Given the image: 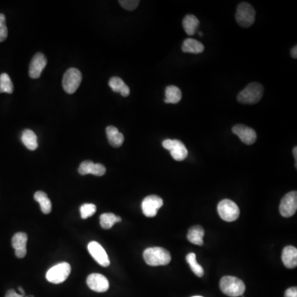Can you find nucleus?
Here are the masks:
<instances>
[{
    "label": "nucleus",
    "mask_w": 297,
    "mask_h": 297,
    "mask_svg": "<svg viewBox=\"0 0 297 297\" xmlns=\"http://www.w3.org/2000/svg\"><path fill=\"white\" fill-rule=\"evenodd\" d=\"M143 257L145 263L150 266L167 265L171 261V255L164 248H148L144 251Z\"/></svg>",
    "instance_id": "f257e3e1"
},
{
    "label": "nucleus",
    "mask_w": 297,
    "mask_h": 297,
    "mask_svg": "<svg viewBox=\"0 0 297 297\" xmlns=\"http://www.w3.org/2000/svg\"><path fill=\"white\" fill-rule=\"evenodd\" d=\"M264 87L257 82L248 84L237 96L238 102L242 104H256L261 100Z\"/></svg>",
    "instance_id": "f03ea898"
},
{
    "label": "nucleus",
    "mask_w": 297,
    "mask_h": 297,
    "mask_svg": "<svg viewBox=\"0 0 297 297\" xmlns=\"http://www.w3.org/2000/svg\"><path fill=\"white\" fill-rule=\"evenodd\" d=\"M221 292L231 297L242 296L245 293V285L240 278L233 276H225L220 281Z\"/></svg>",
    "instance_id": "7ed1b4c3"
},
{
    "label": "nucleus",
    "mask_w": 297,
    "mask_h": 297,
    "mask_svg": "<svg viewBox=\"0 0 297 297\" xmlns=\"http://www.w3.org/2000/svg\"><path fill=\"white\" fill-rule=\"evenodd\" d=\"M236 20L238 25L248 28L255 23V11L254 7L247 2H241L237 7L236 13Z\"/></svg>",
    "instance_id": "20e7f679"
},
{
    "label": "nucleus",
    "mask_w": 297,
    "mask_h": 297,
    "mask_svg": "<svg viewBox=\"0 0 297 297\" xmlns=\"http://www.w3.org/2000/svg\"><path fill=\"white\" fill-rule=\"evenodd\" d=\"M70 272H71L70 264L66 262L60 263L48 270L46 273V279L50 283H55V284L64 283L69 276Z\"/></svg>",
    "instance_id": "39448f33"
},
{
    "label": "nucleus",
    "mask_w": 297,
    "mask_h": 297,
    "mask_svg": "<svg viewBox=\"0 0 297 297\" xmlns=\"http://www.w3.org/2000/svg\"><path fill=\"white\" fill-rule=\"evenodd\" d=\"M217 212L220 217L227 222L236 221L240 217V209L231 200L224 199L219 202Z\"/></svg>",
    "instance_id": "423d86ee"
},
{
    "label": "nucleus",
    "mask_w": 297,
    "mask_h": 297,
    "mask_svg": "<svg viewBox=\"0 0 297 297\" xmlns=\"http://www.w3.org/2000/svg\"><path fill=\"white\" fill-rule=\"evenodd\" d=\"M82 82V74L79 69L70 68L68 69L63 78V88L69 94H73L76 92Z\"/></svg>",
    "instance_id": "0eeeda50"
},
{
    "label": "nucleus",
    "mask_w": 297,
    "mask_h": 297,
    "mask_svg": "<svg viewBox=\"0 0 297 297\" xmlns=\"http://www.w3.org/2000/svg\"><path fill=\"white\" fill-rule=\"evenodd\" d=\"M162 145L165 150L170 151L172 157L176 161H183L188 156V150L180 140L168 139L164 140Z\"/></svg>",
    "instance_id": "6e6552de"
},
{
    "label": "nucleus",
    "mask_w": 297,
    "mask_h": 297,
    "mask_svg": "<svg viewBox=\"0 0 297 297\" xmlns=\"http://www.w3.org/2000/svg\"><path fill=\"white\" fill-rule=\"evenodd\" d=\"M297 209V193L293 191L287 193L281 201L279 212L283 217H293Z\"/></svg>",
    "instance_id": "1a4fd4ad"
},
{
    "label": "nucleus",
    "mask_w": 297,
    "mask_h": 297,
    "mask_svg": "<svg viewBox=\"0 0 297 297\" xmlns=\"http://www.w3.org/2000/svg\"><path fill=\"white\" fill-rule=\"evenodd\" d=\"M164 205V202L160 197L157 195L148 196L143 200L141 208L145 217H154L157 215L158 211Z\"/></svg>",
    "instance_id": "9d476101"
},
{
    "label": "nucleus",
    "mask_w": 297,
    "mask_h": 297,
    "mask_svg": "<svg viewBox=\"0 0 297 297\" xmlns=\"http://www.w3.org/2000/svg\"><path fill=\"white\" fill-rule=\"evenodd\" d=\"M232 132L237 136L245 145H250L255 144L257 139V135L255 130L249 126L238 124L232 127Z\"/></svg>",
    "instance_id": "9b49d317"
},
{
    "label": "nucleus",
    "mask_w": 297,
    "mask_h": 297,
    "mask_svg": "<svg viewBox=\"0 0 297 297\" xmlns=\"http://www.w3.org/2000/svg\"><path fill=\"white\" fill-rule=\"evenodd\" d=\"M88 250L92 257L98 262L102 267H108L110 265V259L107 252L99 243L97 241H91L88 245Z\"/></svg>",
    "instance_id": "f8f14e48"
},
{
    "label": "nucleus",
    "mask_w": 297,
    "mask_h": 297,
    "mask_svg": "<svg viewBox=\"0 0 297 297\" xmlns=\"http://www.w3.org/2000/svg\"><path fill=\"white\" fill-rule=\"evenodd\" d=\"M87 284L91 290L97 293H105L109 288V282L102 274H92L87 278Z\"/></svg>",
    "instance_id": "ddd939ff"
},
{
    "label": "nucleus",
    "mask_w": 297,
    "mask_h": 297,
    "mask_svg": "<svg viewBox=\"0 0 297 297\" xmlns=\"http://www.w3.org/2000/svg\"><path fill=\"white\" fill-rule=\"evenodd\" d=\"M47 64V59L42 53H37L31 59L29 67V75L31 79H38L41 75L43 69Z\"/></svg>",
    "instance_id": "4468645a"
},
{
    "label": "nucleus",
    "mask_w": 297,
    "mask_h": 297,
    "mask_svg": "<svg viewBox=\"0 0 297 297\" xmlns=\"http://www.w3.org/2000/svg\"><path fill=\"white\" fill-rule=\"evenodd\" d=\"M79 173L81 175L90 174L95 176H103L106 174V168L102 164H94L90 160H85L79 165Z\"/></svg>",
    "instance_id": "2eb2a0df"
},
{
    "label": "nucleus",
    "mask_w": 297,
    "mask_h": 297,
    "mask_svg": "<svg viewBox=\"0 0 297 297\" xmlns=\"http://www.w3.org/2000/svg\"><path fill=\"white\" fill-rule=\"evenodd\" d=\"M27 235L24 232H18L15 234L12 240V247L15 250L16 256L19 259L25 257L27 253L26 244H27Z\"/></svg>",
    "instance_id": "dca6fc26"
},
{
    "label": "nucleus",
    "mask_w": 297,
    "mask_h": 297,
    "mask_svg": "<svg viewBox=\"0 0 297 297\" xmlns=\"http://www.w3.org/2000/svg\"><path fill=\"white\" fill-rule=\"evenodd\" d=\"M282 260L288 269H294L297 266V250L294 246H286L282 254Z\"/></svg>",
    "instance_id": "f3484780"
},
{
    "label": "nucleus",
    "mask_w": 297,
    "mask_h": 297,
    "mask_svg": "<svg viewBox=\"0 0 297 297\" xmlns=\"http://www.w3.org/2000/svg\"><path fill=\"white\" fill-rule=\"evenodd\" d=\"M107 140L112 147H121L124 142L123 134L118 131V129L115 126H109L106 128Z\"/></svg>",
    "instance_id": "a211bd4d"
},
{
    "label": "nucleus",
    "mask_w": 297,
    "mask_h": 297,
    "mask_svg": "<svg viewBox=\"0 0 297 297\" xmlns=\"http://www.w3.org/2000/svg\"><path fill=\"white\" fill-rule=\"evenodd\" d=\"M110 88L115 93H121L123 97H128L130 95V88L124 83V81L119 77H112L109 81Z\"/></svg>",
    "instance_id": "6ab92c4d"
},
{
    "label": "nucleus",
    "mask_w": 297,
    "mask_h": 297,
    "mask_svg": "<svg viewBox=\"0 0 297 297\" xmlns=\"http://www.w3.org/2000/svg\"><path fill=\"white\" fill-rule=\"evenodd\" d=\"M182 50L184 53L201 54L204 51V45L195 39L188 38L183 41Z\"/></svg>",
    "instance_id": "aec40b11"
},
{
    "label": "nucleus",
    "mask_w": 297,
    "mask_h": 297,
    "mask_svg": "<svg viewBox=\"0 0 297 297\" xmlns=\"http://www.w3.org/2000/svg\"><path fill=\"white\" fill-rule=\"evenodd\" d=\"M203 236H204V230L202 226H195L191 227L188 232V241L197 245H203Z\"/></svg>",
    "instance_id": "412c9836"
},
{
    "label": "nucleus",
    "mask_w": 297,
    "mask_h": 297,
    "mask_svg": "<svg viewBox=\"0 0 297 297\" xmlns=\"http://www.w3.org/2000/svg\"><path fill=\"white\" fill-rule=\"evenodd\" d=\"M21 141L28 150H36L38 147L37 136L30 129H26L22 132Z\"/></svg>",
    "instance_id": "4be33fe9"
},
{
    "label": "nucleus",
    "mask_w": 297,
    "mask_h": 297,
    "mask_svg": "<svg viewBox=\"0 0 297 297\" xmlns=\"http://www.w3.org/2000/svg\"><path fill=\"white\" fill-rule=\"evenodd\" d=\"M34 199L40 204V209L44 214H50L52 210V204L46 193L42 191H38L35 193Z\"/></svg>",
    "instance_id": "5701e85b"
},
{
    "label": "nucleus",
    "mask_w": 297,
    "mask_h": 297,
    "mask_svg": "<svg viewBox=\"0 0 297 297\" xmlns=\"http://www.w3.org/2000/svg\"><path fill=\"white\" fill-rule=\"evenodd\" d=\"M199 20L193 15H187L183 21V26L188 36H193L199 26Z\"/></svg>",
    "instance_id": "b1692460"
},
{
    "label": "nucleus",
    "mask_w": 297,
    "mask_h": 297,
    "mask_svg": "<svg viewBox=\"0 0 297 297\" xmlns=\"http://www.w3.org/2000/svg\"><path fill=\"white\" fill-rule=\"evenodd\" d=\"M182 99V92L180 89L174 85L168 86L165 89V103L177 104Z\"/></svg>",
    "instance_id": "393cba45"
},
{
    "label": "nucleus",
    "mask_w": 297,
    "mask_h": 297,
    "mask_svg": "<svg viewBox=\"0 0 297 297\" xmlns=\"http://www.w3.org/2000/svg\"><path fill=\"white\" fill-rule=\"evenodd\" d=\"M121 218L112 213H104L100 217V225L102 228L108 230L112 228L115 224L121 222Z\"/></svg>",
    "instance_id": "a878e982"
},
{
    "label": "nucleus",
    "mask_w": 297,
    "mask_h": 297,
    "mask_svg": "<svg viewBox=\"0 0 297 297\" xmlns=\"http://www.w3.org/2000/svg\"><path fill=\"white\" fill-rule=\"evenodd\" d=\"M187 262H188V264L190 265L191 269H192V271L194 273V274L197 275L198 277L203 276V274H204V271H203V269H202V267L198 264V261H197V256H196L195 254L194 253H190V254H188L187 255Z\"/></svg>",
    "instance_id": "bb28decb"
},
{
    "label": "nucleus",
    "mask_w": 297,
    "mask_h": 297,
    "mask_svg": "<svg viewBox=\"0 0 297 297\" xmlns=\"http://www.w3.org/2000/svg\"><path fill=\"white\" fill-rule=\"evenodd\" d=\"M13 93V83L7 74H2L0 75V93Z\"/></svg>",
    "instance_id": "cd10ccee"
},
{
    "label": "nucleus",
    "mask_w": 297,
    "mask_h": 297,
    "mask_svg": "<svg viewBox=\"0 0 297 297\" xmlns=\"http://www.w3.org/2000/svg\"><path fill=\"white\" fill-rule=\"evenodd\" d=\"M97 211V207L92 203H86L80 207L81 217L87 219L91 217Z\"/></svg>",
    "instance_id": "c85d7f7f"
},
{
    "label": "nucleus",
    "mask_w": 297,
    "mask_h": 297,
    "mask_svg": "<svg viewBox=\"0 0 297 297\" xmlns=\"http://www.w3.org/2000/svg\"><path fill=\"white\" fill-rule=\"evenodd\" d=\"M8 31L6 26V17L5 15L0 13V42L4 41L7 39Z\"/></svg>",
    "instance_id": "c756f323"
},
{
    "label": "nucleus",
    "mask_w": 297,
    "mask_h": 297,
    "mask_svg": "<svg viewBox=\"0 0 297 297\" xmlns=\"http://www.w3.org/2000/svg\"><path fill=\"white\" fill-rule=\"evenodd\" d=\"M119 3L121 7L127 11H133L138 7L140 1L138 0H121V1H119Z\"/></svg>",
    "instance_id": "7c9ffc66"
},
{
    "label": "nucleus",
    "mask_w": 297,
    "mask_h": 297,
    "mask_svg": "<svg viewBox=\"0 0 297 297\" xmlns=\"http://www.w3.org/2000/svg\"><path fill=\"white\" fill-rule=\"evenodd\" d=\"M285 297H297V288L293 287V288H288L285 292Z\"/></svg>",
    "instance_id": "2f4dec72"
},
{
    "label": "nucleus",
    "mask_w": 297,
    "mask_h": 297,
    "mask_svg": "<svg viewBox=\"0 0 297 297\" xmlns=\"http://www.w3.org/2000/svg\"><path fill=\"white\" fill-rule=\"evenodd\" d=\"M5 297H26L24 295H21V294H18V293H16L13 289H10V290L7 291V293H6V296Z\"/></svg>",
    "instance_id": "473e14b6"
},
{
    "label": "nucleus",
    "mask_w": 297,
    "mask_h": 297,
    "mask_svg": "<svg viewBox=\"0 0 297 297\" xmlns=\"http://www.w3.org/2000/svg\"><path fill=\"white\" fill-rule=\"evenodd\" d=\"M291 55H292V57L293 59H297V46L295 45L294 47L293 48V50L291 51Z\"/></svg>",
    "instance_id": "72a5a7b5"
},
{
    "label": "nucleus",
    "mask_w": 297,
    "mask_h": 297,
    "mask_svg": "<svg viewBox=\"0 0 297 297\" xmlns=\"http://www.w3.org/2000/svg\"><path fill=\"white\" fill-rule=\"evenodd\" d=\"M293 155H294V158H295L296 160V168H297V147L293 148Z\"/></svg>",
    "instance_id": "f704fd0d"
},
{
    "label": "nucleus",
    "mask_w": 297,
    "mask_h": 297,
    "mask_svg": "<svg viewBox=\"0 0 297 297\" xmlns=\"http://www.w3.org/2000/svg\"><path fill=\"white\" fill-rule=\"evenodd\" d=\"M18 289H19L20 292H21V295L25 296V292H24L23 288H21V287H19Z\"/></svg>",
    "instance_id": "c9c22d12"
},
{
    "label": "nucleus",
    "mask_w": 297,
    "mask_h": 297,
    "mask_svg": "<svg viewBox=\"0 0 297 297\" xmlns=\"http://www.w3.org/2000/svg\"><path fill=\"white\" fill-rule=\"evenodd\" d=\"M198 34H199L200 36H203V33H202V32H201V31H199V32H198Z\"/></svg>",
    "instance_id": "e433bc0d"
},
{
    "label": "nucleus",
    "mask_w": 297,
    "mask_h": 297,
    "mask_svg": "<svg viewBox=\"0 0 297 297\" xmlns=\"http://www.w3.org/2000/svg\"><path fill=\"white\" fill-rule=\"evenodd\" d=\"M202 297V296H193V297Z\"/></svg>",
    "instance_id": "4c0bfd02"
},
{
    "label": "nucleus",
    "mask_w": 297,
    "mask_h": 297,
    "mask_svg": "<svg viewBox=\"0 0 297 297\" xmlns=\"http://www.w3.org/2000/svg\"></svg>",
    "instance_id": "58836bf2"
}]
</instances>
